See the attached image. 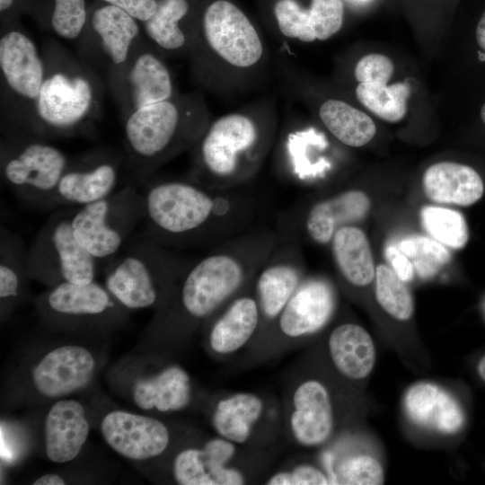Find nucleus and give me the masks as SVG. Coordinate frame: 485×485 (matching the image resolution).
<instances>
[{
  "label": "nucleus",
  "instance_id": "obj_1",
  "mask_svg": "<svg viewBox=\"0 0 485 485\" xmlns=\"http://www.w3.org/2000/svg\"><path fill=\"white\" fill-rule=\"evenodd\" d=\"M143 185V234L166 247L209 250L258 225L260 199L249 184L215 189L187 177Z\"/></svg>",
  "mask_w": 485,
  "mask_h": 485
},
{
  "label": "nucleus",
  "instance_id": "obj_2",
  "mask_svg": "<svg viewBox=\"0 0 485 485\" xmlns=\"http://www.w3.org/2000/svg\"><path fill=\"white\" fill-rule=\"evenodd\" d=\"M274 113L243 110L210 120L190 149L189 178L215 189L250 184L275 146Z\"/></svg>",
  "mask_w": 485,
  "mask_h": 485
},
{
  "label": "nucleus",
  "instance_id": "obj_3",
  "mask_svg": "<svg viewBox=\"0 0 485 485\" xmlns=\"http://www.w3.org/2000/svg\"><path fill=\"white\" fill-rule=\"evenodd\" d=\"M206 104L198 96H173L128 114L126 150L137 185L160 166L190 150L208 123Z\"/></svg>",
  "mask_w": 485,
  "mask_h": 485
},
{
  "label": "nucleus",
  "instance_id": "obj_4",
  "mask_svg": "<svg viewBox=\"0 0 485 485\" xmlns=\"http://www.w3.org/2000/svg\"><path fill=\"white\" fill-rule=\"evenodd\" d=\"M193 260L141 234L109 260L105 287L128 309L167 305Z\"/></svg>",
  "mask_w": 485,
  "mask_h": 485
},
{
  "label": "nucleus",
  "instance_id": "obj_5",
  "mask_svg": "<svg viewBox=\"0 0 485 485\" xmlns=\"http://www.w3.org/2000/svg\"><path fill=\"white\" fill-rule=\"evenodd\" d=\"M144 218L142 191L128 183L110 196L74 209L71 224L77 241L98 261L115 257Z\"/></svg>",
  "mask_w": 485,
  "mask_h": 485
},
{
  "label": "nucleus",
  "instance_id": "obj_6",
  "mask_svg": "<svg viewBox=\"0 0 485 485\" xmlns=\"http://www.w3.org/2000/svg\"><path fill=\"white\" fill-rule=\"evenodd\" d=\"M68 164L63 151L38 138L14 137L2 143V181L20 201L34 208L50 210Z\"/></svg>",
  "mask_w": 485,
  "mask_h": 485
},
{
  "label": "nucleus",
  "instance_id": "obj_7",
  "mask_svg": "<svg viewBox=\"0 0 485 485\" xmlns=\"http://www.w3.org/2000/svg\"><path fill=\"white\" fill-rule=\"evenodd\" d=\"M75 208L56 210L31 241L27 254L31 278L52 287L94 281L98 260L74 234L71 218Z\"/></svg>",
  "mask_w": 485,
  "mask_h": 485
},
{
  "label": "nucleus",
  "instance_id": "obj_8",
  "mask_svg": "<svg viewBox=\"0 0 485 485\" xmlns=\"http://www.w3.org/2000/svg\"><path fill=\"white\" fill-rule=\"evenodd\" d=\"M275 229V245L253 278L260 317L251 343L253 349H258L266 340L285 305L307 276L300 240L291 233Z\"/></svg>",
  "mask_w": 485,
  "mask_h": 485
},
{
  "label": "nucleus",
  "instance_id": "obj_9",
  "mask_svg": "<svg viewBox=\"0 0 485 485\" xmlns=\"http://www.w3.org/2000/svg\"><path fill=\"white\" fill-rule=\"evenodd\" d=\"M337 305V291L329 278L320 275L306 276L258 352L270 354L313 337L330 323Z\"/></svg>",
  "mask_w": 485,
  "mask_h": 485
},
{
  "label": "nucleus",
  "instance_id": "obj_10",
  "mask_svg": "<svg viewBox=\"0 0 485 485\" xmlns=\"http://www.w3.org/2000/svg\"><path fill=\"white\" fill-rule=\"evenodd\" d=\"M202 36L210 55L232 70L255 68L264 57L258 31L245 13L227 0H216L206 8Z\"/></svg>",
  "mask_w": 485,
  "mask_h": 485
},
{
  "label": "nucleus",
  "instance_id": "obj_11",
  "mask_svg": "<svg viewBox=\"0 0 485 485\" xmlns=\"http://www.w3.org/2000/svg\"><path fill=\"white\" fill-rule=\"evenodd\" d=\"M282 419L293 445L306 449L327 445L335 432L336 412L326 383L315 376L293 381L287 392Z\"/></svg>",
  "mask_w": 485,
  "mask_h": 485
},
{
  "label": "nucleus",
  "instance_id": "obj_12",
  "mask_svg": "<svg viewBox=\"0 0 485 485\" xmlns=\"http://www.w3.org/2000/svg\"><path fill=\"white\" fill-rule=\"evenodd\" d=\"M371 202L362 190L348 189L305 205H292L279 215L277 229L307 238L314 243L329 244L338 229L355 225L369 212Z\"/></svg>",
  "mask_w": 485,
  "mask_h": 485
},
{
  "label": "nucleus",
  "instance_id": "obj_13",
  "mask_svg": "<svg viewBox=\"0 0 485 485\" xmlns=\"http://www.w3.org/2000/svg\"><path fill=\"white\" fill-rule=\"evenodd\" d=\"M210 425L216 435L241 447L255 448L270 441L283 427L282 410L263 395L238 392L222 395L215 402Z\"/></svg>",
  "mask_w": 485,
  "mask_h": 485
},
{
  "label": "nucleus",
  "instance_id": "obj_14",
  "mask_svg": "<svg viewBox=\"0 0 485 485\" xmlns=\"http://www.w3.org/2000/svg\"><path fill=\"white\" fill-rule=\"evenodd\" d=\"M93 88L82 73L66 69L46 74L35 102L37 121L32 130L63 134L75 129L89 115Z\"/></svg>",
  "mask_w": 485,
  "mask_h": 485
},
{
  "label": "nucleus",
  "instance_id": "obj_15",
  "mask_svg": "<svg viewBox=\"0 0 485 485\" xmlns=\"http://www.w3.org/2000/svg\"><path fill=\"white\" fill-rule=\"evenodd\" d=\"M242 447L216 436L200 447L181 451L172 463V475L181 485H242L249 481L238 465Z\"/></svg>",
  "mask_w": 485,
  "mask_h": 485
},
{
  "label": "nucleus",
  "instance_id": "obj_16",
  "mask_svg": "<svg viewBox=\"0 0 485 485\" xmlns=\"http://www.w3.org/2000/svg\"><path fill=\"white\" fill-rule=\"evenodd\" d=\"M119 181V164L110 157L95 154L68 164L52 197L50 210L80 207L104 198Z\"/></svg>",
  "mask_w": 485,
  "mask_h": 485
},
{
  "label": "nucleus",
  "instance_id": "obj_17",
  "mask_svg": "<svg viewBox=\"0 0 485 485\" xmlns=\"http://www.w3.org/2000/svg\"><path fill=\"white\" fill-rule=\"evenodd\" d=\"M260 322L252 280L206 323L210 351L219 358H226L251 345Z\"/></svg>",
  "mask_w": 485,
  "mask_h": 485
},
{
  "label": "nucleus",
  "instance_id": "obj_18",
  "mask_svg": "<svg viewBox=\"0 0 485 485\" xmlns=\"http://www.w3.org/2000/svg\"><path fill=\"white\" fill-rule=\"evenodd\" d=\"M101 434L114 451L132 460L158 456L170 442L169 430L160 420L122 410L104 417Z\"/></svg>",
  "mask_w": 485,
  "mask_h": 485
},
{
  "label": "nucleus",
  "instance_id": "obj_19",
  "mask_svg": "<svg viewBox=\"0 0 485 485\" xmlns=\"http://www.w3.org/2000/svg\"><path fill=\"white\" fill-rule=\"evenodd\" d=\"M402 406L411 423L442 436L455 435L464 426L465 415L459 401L432 382H418L408 388Z\"/></svg>",
  "mask_w": 485,
  "mask_h": 485
},
{
  "label": "nucleus",
  "instance_id": "obj_20",
  "mask_svg": "<svg viewBox=\"0 0 485 485\" xmlns=\"http://www.w3.org/2000/svg\"><path fill=\"white\" fill-rule=\"evenodd\" d=\"M274 14L284 37L313 42L328 40L340 30L344 5L341 0H312L310 7L304 8L296 0H278Z\"/></svg>",
  "mask_w": 485,
  "mask_h": 485
},
{
  "label": "nucleus",
  "instance_id": "obj_21",
  "mask_svg": "<svg viewBox=\"0 0 485 485\" xmlns=\"http://www.w3.org/2000/svg\"><path fill=\"white\" fill-rule=\"evenodd\" d=\"M94 366L93 355L84 348L59 347L48 352L34 368L33 384L47 397L64 396L85 386Z\"/></svg>",
  "mask_w": 485,
  "mask_h": 485
},
{
  "label": "nucleus",
  "instance_id": "obj_22",
  "mask_svg": "<svg viewBox=\"0 0 485 485\" xmlns=\"http://www.w3.org/2000/svg\"><path fill=\"white\" fill-rule=\"evenodd\" d=\"M0 67L6 84L16 95L36 101L47 73L35 43L28 36L11 31L1 37Z\"/></svg>",
  "mask_w": 485,
  "mask_h": 485
},
{
  "label": "nucleus",
  "instance_id": "obj_23",
  "mask_svg": "<svg viewBox=\"0 0 485 485\" xmlns=\"http://www.w3.org/2000/svg\"><path fill=\"white\" fill-rule=\"evenodd\" d=\"M327 141L315 130L291 131L282 138L277 172L290 183L309 185L324 179L331 163L316 152L325 150Z\"/></svg>",
  "mask_w": 485,
  "mask_h": 485
},
{
  "label": "nucleus",
  "instance_id": "obj_24",
  "mask_svg": "<svg viewBox=\"0 0 485 485\" xmlns=\"http://www.w3.org/2000/svg\"><path fill=\"white\" fill-rule=\"evenodd\" d=\"M326 348L331 366L346 380L362 381L374 370L375 344L369 332L357 323L336 325L329 333Z\"/></svg>",
  "mask_w": 485,
  "mask_h": 485
},
{
  "label": "nucleus",
  "instance_id": "obj_25",
  "mask_svg": "<svg viewBox=\"0 0 485 485\" xmlns=\"http://www.w3.org/2000/svg\"><path fill=\"white\" fill-rule=\"evenodd\" d=\"M84 407L62 400L49 410L45 421V448L49 460L66 463L77 456L89 434Z\"/></svg>",
  "mask_w": 485,
  "mask_h": 485
},
{
  "label": "nucleus",
  "instance_id": "obj_26",
  "mask_svg": "<svg viewBox=\"0 0 485 485\" xmlns=\"http://www.w3.org/2000/svg\"><path fill=\"white\" fill-rule=\"evenodd\" d=\"M426 196L436 203L467 207L476 203L484 193V183L472 167L440 162L429 166L422 179Z\"/></svg>",
  "mask_w": 485,
  "mask_h": 485
},
{
  "label": "nucleus",
  "instance_id": "obj_27",
  "mask_svg": "<svg viewBox=\"0 0 485 485\" xmlns=\"http://www.w3.org/2000/svg\"><path fill=\"white\" fill-rule=\"evenodd\" d=\"M42 302L44 310L59 317L91 318L113 311L118 301L106 287L93 281L57 284L45 295Z\"/></svg>",
  "mask_w": 485,
  "mask_h": 485
},
{
  "label": "nucleus",
  "instance_id": "obj_28",
  "mask_svg": "<svg viewBox=\"0 0 485 485\" xmlns=\"http://www.w3.org/2000/svg\"><path fill=\"white\" fill-rule=\"evenodd\" d=\"M191 397L190 377L179 366H169L154 376L141 379L133 388V400L143 410H181L190 403Z\"/></svg>",
  "mask_w": 485,
  "mask_h": 485
},
{
  "label": "nucleus",
  "instance_id": "obj_29",
  "mask_svg": "<svg viewBox=\"0 0 485 485\" xmlns=\"http://www.w3.org/2000/svg\"><path fill=\"white\" fill-rule=\"evenodd\" d=\"M335 267L342 280L354 287L368 286L375 269L367 236L356 225L340 227L331 242Z\"/></svg>",
  "mask_w": 485,
  "mask_h": 485
},
{
  "label": "nucleus",
  "instance_id": "obj_30",
  "mask_svg": "<svg viewBox=\"0 0 485 485\" xmlns=\"http://www.w3.org/2000/svg\"><path fill=\"white\" fill-rule=\"evenodd\" d=\"M126 87L131 111L174 96L169 69L151 52H143L134 59L127 74Z\"/></svg>",
  "mask_w": 485,
  "mask_h": 485
},
{
  "label": "nucleus",
  "instance_id": "obj_31",
  "mask_svg": "<svg viewBox=\"0 0 485 485\" xmlns=\"http://www.w3.org/2000/svg\"><path fill=\"white\" fill-rule=\"evenodd\" d=\"M92 26L110 61L117 66L125 63L139 32L136 19L122 9L107 4L94 11Z\"/></svg>",
  "mask_w": 485,
  "mask_h": 485
},
{
  "label": "nucleus",
  "instance_id": "obj_32",
  "mask_svg": "<svg viewBox=\"0 0 485 485\" xmlns=\"http://www.w3.org/2000/svg\"><path fill=\"white\" fill-rule=\"evenodd\" d=\"M318 112L328 131L345 146H363L375 135L373 119L343 101L329 99L321 104Z\"/></svg>",
  "mask_w": 485,
  "mask_h": 485
},
{
  "label": "nucleus",
  "instance_id": "obj_33",
  "mask_svg": "<svg viewBox=\"0 0 485 485\" xmlns=\"http://www.w3.org/2000/svg\"><path fill=\"white\" fill-rule=\"evenodd\" d=\"M28 247L21 236L6 227L0 229V297L12 301L20 295L26 278H31Z\"/></svg>",
  "mask_w": 485,
  "mask_h": 485
},
{
  "label": "nucleus",
  "instance_id": "obj_34",
  "mask_svg": "<svg viewBox=\"0 0 485 485\" xmlns=\"http://www.w3.org/2000/svg\"><path fill=\"white\" fill-rule=\"evenodd\" d=\"M188 12L187 0H157L156 11L143 22L146 34L163 50L172 52L182 48L188 40L180 22Z\"/></svg>",
  "mask_w": 485,
  "mask_h": 485
},
{
  "label": "nucleus",
  "instance_id": "obj_35",
  "mask_svg": "<svg viewBox=\"0 0 485 485\" xmlns=\"http://www.w3.org/2000/svg\"><path fill=\"white\" fill-rule=\"evenodd\" d=\"M410 88L407 83L391 85L359 83L356 88L357 100L377 117L388 122H398L407 112Z\"/></svg>",
  "mask_w": 485,
  "mask_h": 485
},
{
  "label": "nucleus",
  "instance_id": "obj_36",
  "mask_svg": "<svg viewBox=\"0 0 485 485\" xmlns=\"http://www.w3.org/2000/svg\"><path fill=\"white\" fill-rule=\"evenodd\" d=\"M327 463L332 484L379 485L385 480L381 462L369 453H348Z\"/></svg>",
  "mask_w": 485,
  "mask_h": 485
},
{
  "label": "nucleus",
  "instance_id": "obj_37",
  "mask_svg": "<svg viewBox=\"0 0 485 485\" xmlns=\"http://www.w3.org/2000/svg\"><path fill=\"white\" fill-rule=\"evenodd\" d=\"M375 297L382 309L397 321H408L414 313L413 296L403 282L386 265L375 269Z\"/></svg>",
  "mask_w": 485,
  "mask_h": 485
},
{
  "label": "nucleus",
  "instance_id": "obj_38",
  "mask_svg": "<svg viewBox=\"0 0 485 485\" xmlns=\"http://www.w3.org/2000/svg\"><path fill=\"white\" fill-rule=\"evenodd\" d=\"M421 223L425 230L445 247L459 250L469 239L464 216L457 210L427 206L421 209Z\"/></svg>",
  "mask_w": 485,
  "mask_h": 485
},
{
  "label": "nucleus",
  "instance_id": "obj_39",
  "mask_svg": "<svg viewBox=\"0 0 485 485\" xmlns=\"http://www.w3.org/2000/svg\"><path fill=\"white\" fill-rule=\"evenodd\" d=\"M396 246L410 259L415 273L422 279L433 278L451 260L445 245L425 236L406 237Z\"/></svg>",
  "mask_w": 485,
  "mask_h": 485
},
{
  "label": "nucleus",
  "instance_id": "obj_40",
  "mask_svg": "<svg viewBox=\"0 0 485 485\" xmlns=\"http://www.w3.org/2000/svg\"><path fill=\"white\" fill-rule=\"evenodd\" d=\"M86 22L85 0H55L51 24L57 35L74 40Z\"/></svg>",
  "mask_w": 485,
  "mask_h": 485
},
{
  "label": "nucleus",
  "instance_id": "obj_41",
  "mask_svg": "<svg viewBox=\"0 0 485 485\" xmlns=\"http://www.w3.org/2000/svg\"><path fill=\"white\" fill-rule=\"evenodd\" d=\"M264 484L327 485L332 484V481L326 469L311 463H299L270 474Z\"/></svg>",
  "mask_w": 485,
  "mask_h": 485
},
{
  "label": "nucleus",
  "instance_id": "obj_42",
  "mask_svg": "<svg viewBox=\"0 0 485 485\" xmlns=\"http://www.w3.org/2000/svg\"><path fill=\"white\" fill-rule=\"evenodd\" d=\"M394 71L392 60L382 54H369L361 57L354 70L357 82L387 84Z\"/></svg>",
  "mask_w": 485,
  "mask_h": 485
},
{
  "label": "nucleus",
  "instance_id": "obj_43",
  "mask_svg": "<svg viewBox=\"0 0 485 485\" xmlns=\"http://www.w3.org/2000/svg\"><path fill=\"white\" fill-rule=\"evenodd\" d=\"M109 4L119 7L136 20L146 22L150 19L157 8V0H103Z\"/></svg>",
  "mask_w": 485,
  "mask_h": 485
},
{
  "label": "nucleus",
  "instance_id": "obj_44",
  "mask_svg": "<svg viewBox=\"0 0 485 485\" xmlns=\"http://www.w3.org/2000/svg\"><path fill=\"white\" fill-rule=\"evenodd\" d=\"M385 258L396 275L405 283L414 278V267L410 259L396 245L390 244L384 250Z\"/></svg>",
  "mask_w": 485,
  "mask_h": 485
},
{
  "label": "nucleus",
  "instance_id": "obj_45",
  "mask_svg": "<svg viewBox=\"0 0 485 485\" xmlns=\"http://www.w3.org/2000/svg\"><path fill=\"white\" fill-rule=\"evenodd\" d=\"M473 36L476 43V59L481 64H485V7L477 19Z\"/></svg>",
  "mask_w": 485,
  "mask_h": 485
},
{
  "label": "nucleus",
  "instance_id": "obj_46",
  "mask_svg": "<svg viewBox=\"0 0 485 485\" xmlns=\"http://www.w3.org/2000/svg\"><path fill=\"white\" fill-rule=\"evenodd\" d=\"M34 485H64V480L57 474H45L33 482Z\"/></svg>",
  "mask_w": 485,
  "mask_h": 485
},
{
  "label": "nucleus",
  "instance_id": "obj_47",
  "mask_svg": "<svg viewBox=\"0 0 485 485\" xmlns=\"http://www.w3.org/2000/svg\"><path fill=\"white\" fill-rule=\"evenodd\" d=\"M477 371L480 377L485 382V355L479 360Z\"/></svg>",
  "mask_w": 485,
  "mask_h": 485
},
{
  "label": "nucleus",
  "instance_id": "obj_48",
  "mask_svg": "<svg viewBox=\"0 0 485 485\" xmlns=\"http://www.w3.org/2000/svg\"><path fill=\"white\" fill-rule=\"evenodd\" d=\"M13 0H0V11L4 12L11 7Z\"/></svg>",
  "mask_w": 485,
  "mask_h": 485
},
{
  "label": "nucleus",
  "instance_id": "obj_49",
  "mask_svg": "<svg viewBox=\"0 0 485 485\" xmlns=\"http://www.w3.org/2000/svg\"><path fill=\"white\" fill-rule=\"evenodd\" d=\"M480 118L482 122V124L485 126V101L481 105L480 109Z\"/></svg>",
  "mask_w": 485,
  "mask_h": 485
}]
</instances>
